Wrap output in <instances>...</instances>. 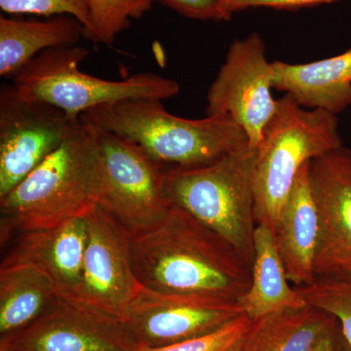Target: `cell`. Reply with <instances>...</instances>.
Listing matches in <instances>:
<instances>
[{
    "label": "cell",
    "instance_id": "cell-1",
    "mask_svg": "<svg viewBox=\"0 0 351 351\" xmlns=\"http://www.w3.org/2000/svg\"><path fill=\"white\" fill-rule=\"evenodd\" d=\"M131 241L145 288L239 302L250 287L251 267L232 245L173 203L158 226Z\"/></svg>",
    "mask_w": 351,
    "mask_h": 351
},
{
    "label": "cell",
    "instance_id": "cell-2",
    "mask_svg": "<svg viewBox=\"0 0 351 351\" xmlns=\"http://www.w3.org/2000/svg\"><path fill=\"white\" fill-rule=\"evenodd\" d=\"M80 117L85 123L132 141L161 165L197 167L250 147L246 133L233 120L182 119L167 112L162 101L156 99L106 104Z\"/></svg>",
    "mask_w": 351,
    "mask_h": 351
},
{
    "label": "cell",
    "instance_id": "cell-3",
    "mask_svg": "<svg viewBox=\"0 0 351 351\" xmlns=\"http://www.w3.org/2000/svg\"><path fill=\"white\" fill-rule=\"evenodd\" d=\"M91 127L78 119L66 141L31 174L0 198V241L14 232L45 230L84 217L92 197Z\"/></svg>",
    "mask_w": 351,
    "mask_h": 351
},
{
    "label": "cell",
    "instance_id": "cell-4",
    "mask_svg": "<svg viewBox=\"0 0 351 351\" xmlns=\"http://www.w3.org/2000/svg\"><path fill=\"white\" fill-rule=\"evenodd\" d=\"M343 147L336 114L302 107L291 95L278 99L253 167L257 225L274 228L300 171L313 159Z\"/></svg>",
    "mask_w": 351,
    "mask_h": 351
},
{
    "label": "cell",
    "instance_id": "cell-5",
    "mask_svg": "<svg viewBox=\"0 0 351 351\" xmlns=\"http://www.w3.org/2000/svg\"><path fill=\"white\" fill-rule=\"evenodd\" d=\"M256 149L247 147L206 165L174 167L165 174L171 202L221 235L251 269L257 228L252 181Z\"/></svg>",
    "mask_w": 351,
    "mask_h": 351
},
{
    "label": "cell",
    "instance_id": "cell-6",
    "mask_svg": "<svg viewBox=\"0 0 351 351\" xmlns=\"http://www.w3.org/2000/svg\"><path fill=\"white\" fill-rule=\"evenodd\" d=\"M88 125L93 135L95 204L119 221L131 239L154 230L172 206L163 165L132 141Z\"/></svg>",
    "mask_w": 351,
    "mask_h": 351
},
{
    "label": "cell",
    "instance_id": "cell-7",
    "mask_svg": "<svg viewBox=\"0 0 351 351\" xmlns=\"http://www.w3.org/2000/svg\"><path fill=\"white\" fill-rule=\"evenodd\" d=\"M89 54L78 45L43 51L14 76L13 84L73 119L106 104L134 99L163 101L180 92L179 83L156 73H138L122 80L87 75L78 64Z\"/></svg>",
    "mask_w": 351,
    "mask_h": 351
},
{
    "label": "cell",
    "instance_id": "cell-8",
    "mask_svg": "<svg viewBox=\"0 0 351 351\" xmlns=\"http://www.w3.org/2000/svg\"><path fill=\"white\" fill-rule=\"evenodd\" d=\"M59 108L15 85L0 90V198L60 147L75 128Z\"/></svg>",
    "mask_w": 351,
    "mask_h": 351
},
{
    "label": "cell",
    "instance_id": "cell-9",
    "mask_svg": "<svg viewBox=\"0 0 351 351\" xmlns=\"http://www.w3.org/2000/svg\"><path fill=\"white\" fill-rule=\"evenodd\" d=\"M272 89V62L267 60L262 36L252 32L230 44L208 90L205 113L233 120L246 133L251 149H257L278 105Z\"/></svg>",
    "mask_w": 351,
    "mask_h": 351
},
{
    "label": "cell",
    "instance_id": "cell-10",
    "mask_svg": "<svg viewBox=\"0 0 351 351\" xmlns=\"http://www.w3.org/2000/svg\"><path fill=\"white\" fill-rule=\"evenodd\" d=\"M242 313L239 301L158 292L142 285L123 321L138 346L161 348L216 331Z\"/></svg>",
    "mask_w": 351,
    "mask_h": 351
},
{
    "label": "cell",
    "instance_id": "cell-11",
    "mask_svg": "<svg viewBox=\"0 0 351 351\" xmlns=\"http://www.w3.org/2000/svg\"><path fill=\"white\" fill-rule=\"evenodd\" d=\"M138 346L123 320L64 295L29 326L0 338V351H133Z\"/></svg>",
    "mask_w": 351,
    "mask_h": 351
},
{
    "label": "cell",
    "instance_id": "cell-12",
    "mask_svg": "<svg viewBox=\"0 0 351 351\" xmlns=\"http://www.w3.org/2000/svg\"><path fill=\"white\" fill-rule=\"evenodd\" d=\"M88 241L82 281L73 299L123 320L138 294L129 233L119 221L95 204L85 215Z\"/></svg>",
    "mask_w": 351,
    "mask_h": 351
},
{
    "label": "cell",
    "instance_id": "cell-13",
    "mask_svg": "<svg viewBox=\"0 0 351 351\" xmlns=\"http://www.w3.org/2000/svg\"><path fill=\"white\" fill-rule=\"evenodd\" d=\"M309 177L320 223L316 278H351L350 149L313 159Z\"/></svg>",
    "mask_w": 351,
    "mask_h": 351
},
{
    "label": "cell",
    "instance_id": "cell-14",
    "mask_svg": "<svg viewBox=\"0 0 351 351\" xmlns=\"http://www.w3.org/2000/svg\"><path fill=\"white\" fill-rule=\"evenodd\" d=\"M88 241L84 217L45 230L20 233L4 262H27L49 276L60 294L75 297L82 281Z\"/></svg>",
    "mask_w": 351,
    "mask_h": 351
},
{
    "label": "cell",
    "instance_id": "cell-15",
    "mask_svg": "<svg viewBox=\"0 0 351 351\" xmlns=\"http://www.w3.org/2000/svg\"><path fill=\"white\" fill-rule=\"evenodd\" d=\"M311 162L300 171L274 228L277 250L295 287L316 280L320 223L309 177Z\"/></svg>",
    "mask_w": 351,
    "mask_h": 351
},
{
    "label": "cell",
    "instance_id": "cell-16",
    "mask_svg": "<svg viewBox=\"0 0 351 351\" xmlns=\"http://www.w3.org/2000/svg\"><path fill=\"white\" fill-rule=\"evenodd\" d=\"M272 85L302 107L337 115L351 106V48L311 63L272 62Z\"/></svg>",
    "mask_w": 351,
    "mask_h": 351
},
{
    "label": "cell",
    "instance_id": "cell-17",
    "mask_svg": "<svg viewBox=\"0 0 351 351\" xmlns=\"http://www.w3.org/2000/svg\"><path fill=\"white\" fill-rule=\"evenodd\" d=\"M251 284L239 300L245 314L258 320L306 306V300L290 285L284 263L269 226L257 225L254 235Z\"/></svg>",
    "mask_w": 351,
    "mask_h": 351
},
{
    "label": "cell",
    "instance_id": "cell-18",
    "mask_svg": "<svg viewBox=\"0 0 351 351\" xmlns=\"http://www.w3.org/2000/svg\"><path fill=\"white\" fill-rule=\"evenodd\" d=\"M85 36L82 23L73 16L47 20H15L0 16V75L14 78L43 51L77 45Z\"/></svg>",
    "mask_w": 351,
    "mask_h": 351
},
{
    "label": "cell",
    "instance_id": "cell-19",
    "mask_svg": "<svg viewBox=\"0 0 351 351\" xmlns=\"http://www.w3.org/2000/svg\"><path fill=\"white\" fill-rule=\"evenodd\" d=\"M49 276L27 262L0 267V338L29 326L61 297Z\"/></svg>",
    "mask_w": 351,
    "mask_h": 351
},
{
    "label": "cell",
    "instance_id": "cell-20",
    "mask_svg": "<svg viewBox=\"0 0 351 351\" xmlns=\"http://www.w3.org/2000/svg\"><path fill=\"white\" fill-rule=\"evenodd\" d=\"M331 313L307 304L260 319L262 351H314L339 328Z\"/></svg>",
    "mask_w": 351,
    "mask_h": 351
},
{
    "label": "cell",
    "instance_id": "cell-21",
    "mask_svg": "<svg viewBox=\"0 0 351 351\" xmlns=\"http://www.w3.org/2000/svg\"><path fill=\"white\" fill-rule=\"evenodd\" d=\"M154 0H89L91 32L88 38L110 45L131 20L149 12Z\"/></svg>",
    "mask_w": 351,
    "mask_h": 351
},
{
    "label": "cell",
    "instance_id": "cell-22",
    "mask_svg": "<svg viewBox=\"0 0 351 351\" xmlns=\"http://www.w3.org/2000/svg\"><path fill=\"white\" fill-rule=\"evenodd\" d=\"M295 289L307 304L338 319L351 346V278H316L313 283Z\"/></svg>",
    "mask_w": 351,
    "mask_h": 351
},
{
    "label": "cell",
    "instance_id": "cell-23",
    "mask_svg": "<svg viewBox=\"0 0 351 351\" xmlns=\"http://www.w3.org/2000/svg\"><path fill=\"white\" fill-rule=\"evenodd\" d=\"M254 324L255 320L242 313L204 336L161 348L138 346L133 351H240L250 336Z\"/></svg>",
    "mask_w": 351,
    "mask_h": 351
},
{
    "label": "cell",
    "instance_id": "cell-24",
    "mask_svg": "<svg viewBox=\"0 0 351 351\" xmlns=\"http://www.w3.org/2000/svg\"><path fill=\"white\" fill-rule=\"evenodd\" d=\"M0 9L14 15L73 16L82 23L86 38L91 32L89 0H0Z\"/></svg>",
    "mask_w": 351,
    "mask_h": 351
},
{
    "label": "cell",
    "instance_id": "cell-25",
    "mask_svg": "<svg viewBox=\"0 0 351 351\" xmlns=\"http://www.w3.org/2000/svg\"><path fill=\"white\" fill-rule=\"evenodd\" d=\"M189 19L200 21H230L225 0H154Z\"/></svg>",
    "mask_w": 351,
    "mask_h": 351
},
{
    "label": "cell",
    "instance_id": "cell-26",
    "mask_svg": "<svg viewBox=\"0 0 351 351\" xmlns=\"http://www.w3.org/2000/svg\"><path fill=\"white\" fill-rule=\"evenodd\" d=\"M335 1L338 0H225V5L228 12L232 16L233 13L250 8L293 11Z\"/></svg>",
    "mask_w": 351,
    "mask_h": 351
},
{
    "label": "cell",
    "instance_id": "cell-27",
    "mask_svg": "<svg viewBox=\"0 0 351 351\" xmlns=\"http://www.w3.org/2000/svg\"><path fill=\"white\" fill-rule=\"evenodd\" d=\"M314 351H351V346L339 325Z\"/></svg>",
    "mask_w": 351,
    "mask_h": 351
},
{
    "label": "cell",
    "instance_id": "cell-28",
    "mask_svg": "<svg viewBox=\"0 0 351 351\" xmlns=\"http://www.w3.org/2000/svg\"><path fill=\"white\" fill-rule=\"evenodd\" d=\"M240 351H262V341L260 336V319L255 320L253 330L246 343Z\"/></svg>",
    "mask_w": 351,
    "mask_h": 351
}]
</instances>
